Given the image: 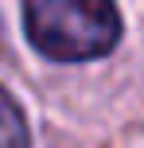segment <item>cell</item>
Instances as JSON below:
<instances>
[{
    "label": "cell",
    "mask_w": 144,
    "mask_h": 148,
    "mask_svg": "<svg viewBox=\"0 0 144 148\" xmlns=\"http://www.w3.org/2000/svg\"><path fill=\"white\" fill-rule=\"evenodd\" d=\"M23 31L43 59L90 62L121 43L113 0H23Z\"/></svg>",
    "instance_id": "1"
},
{
    "label": "cell",
    "mask_w": 144,
    "mask_h": 148,
    "mask_svg": "<svg viewBox=\"0 0 144 148\" xmlns=\"http://www.w3.org/2000/svg\"><path fill=\"white\" fill-rule=\"evenodd\" d=\"M0 148H31L27 117L4 86H0Z\"/></svg>",
    "instance_id": "2"
}]
</instances>
